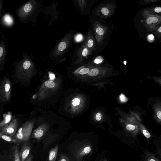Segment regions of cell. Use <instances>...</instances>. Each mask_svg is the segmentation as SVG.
<instances>
[{"instance_id": "obj_1", "label": "cell", "mask_w": 161, "mask_h": 161, "mask_svg": "<svg viewBox=\"0 0 161 161\" xmlns=\"http://www.w3.org/2000/svg\"><path fill=\"white\" fill-rule=\"evenodd\" d=\"M135 18V25L140 36L144 40L161 24V16L148 14L142 8L138 11Z\"/></svg>"}, {"instance_id": "obj_2", "label": "cell", "mask_w": 161, "mask_h": 161, "mask_svg": "<svg viewBox=\"0 0 161 161\" xmlns=\"http://www.w3.org/2000/svg\"><path fill=\"white\" fill-rule=\"evenodd\" d=\"M90 22L92 31L96 42V46H102L105 41L109 32L108 25L99 19H94L92 17Z\"/></svg>"}, {"instance_id": "obj_3", "label": "cell", "mask_w": 161, "mask_h": 161, "mask_svg": "<svg viewBox=\"0 0 161 161\" xmlns=\"http://www.w3.org/2000/svg\"><path fill=\"white\" fill-rule=\"evenodd\" d=\"M92 151V144L89 143L82 142L72 147L70 146L69 153L76 161H81L86 155Z\"/></svg>"}, {"instance_id": "obj_4", "label": "cell", "mask_w": 161, "mask_h": 161, "mask_svg": "<svg viewBox=\"0 0 161 161\" xmlns=\"http://www.w3.org/2000/svg\"><path fill=\"white\" fill-rule=\"evenodd\" d=\"M34 122L33 120H29L21 125L14 137L16 141V144L29 141Z\"/></svg>"}, {"instance_id": "obj_5", "label": "cell", "mask_w": 161, "mask_h": 161, "mask_svg": "<svg viewBox=\"0 0 161 161\" xmlns=\"http://www.w3.org/2000/svg\"><path fill=\"white\" fill-rule=\"evenodd\" d=\"M116 7L114 2L103 1L96 7L95 14L101 19L108 18L114 13Z\"/></svg>"}, {"instance_id": "obj_6", "label": "cell", "mask_w": 161, "mask_h": 161, "mask_svg": "<svg viewBox=\"0 0 161 161\" xmlns=\"http://www.w3.org/2000/svg\"><path fill=\"white\" fill-rule=\"evenodd\" d=\"M59 87V81L48 80L45 81L40 87L37 95L38 100H41L55 92Z\"/></svg>"}, {"instance_id": "obj_7", "label": "cell", "mask_w": 161, "mask_h": 161, "mask_svg": "<svg viewBox=\"0 0 161 161\" xmlns=\"http://www.w3.org/2000/svg\"><path fill=\"white\" fill-rule=\"evenodd\" d=\"M50 127V125L48 123H45L42 124L33 131L31 138L35 139L37 143H39L47 134Z\"/></svg>"}, {"instance_id": "obj_8", "label": "cell", "mask_w": 161, "mask_h": 161, "mask_svg": "<svg viewBox=\"0 0 161 161\" xmlns=\"http://www.w3.org/2000/svg\"><path fill=\"white\" fill-rule=\"evenodd\" d=\"M11 85L8 79L5 78L1 81L0 84V101L5 102L8 101L10 98Z\"/></svg>"}, {"instance_id": "obj_9", "label": "cell", "mask_w": 161, "mask_h": 161, "mask_svg": "<svg viewBox=\"0 0 161 161\" xmlns=\"http://www.w3.org/2000/svg\"><path fill=\"white\" fill-rule=\"evenodd\" d=\"M18 119L14 118L9 124L1 128L0 132L5 134L14 137L18 130Z\"/></svg>"}, {"instance_id": "obj_10", "label": "cell", "mask_w": 161, "mask_h": 161, "mask_svg": "<svg viewBox=\"0 0 161 161\" xmlns=\"http://www.w3.org/2000/svg\"><path fill=\"white\" fill-rule=\"evenodd\" d=\"M76 4L81 14L83 15L88 14L90 9L97 0H78L75 1Z\"/></svg>"}, {"instance_id": "obj_11", "label": "cell", "mask_w": 161, "mask_h": 161, "mask_svg": "<svg viewBox=\"0 0 161 161\" xmlns=\"http://www.w3.org/2000/svg\"><path fill=\"white\" fill-rule=\"evenodd\" d=\"M73 33H68L58 44L56 51V54H60L64 52L69 47L71 42Z\"/></svg>"}, {"instance_id": "obj_12", "label": "cell", "mask_w": 161, "mask_h": 161, "mask_svg": "<svg viewBox=\"0 0 161 161\" xmlns=\"http://www.w3.org/2000/svg\"><path fill=\"white\" fill-rule=\"evenodd\" d=\"M91 54V52L86 46L84 41L77 51L75 63L77 64L82 63Z\"/></svg>"}, {"instance_id": "obj_13", "label": "cell", "mask_w": 161, "mask_h": 161, "mask_svg": "<svg viewBox=\"0 0 161 161\" xmlns=\"http://www.w3.org/2000/svg\"><path fill=\"white\" fill-rule=\"evenodd\" d=\"M20 148L19 155L21 161H25L31 153L32 144L29 141L24 142L20 144Z\"/></svg>"}, {"instance_id": "obj_14", "label": "cell", "mask_w": 161, "mask_h": 161, "mask_svg": "<svg viewBox=\"0 0 161 161\" xmlns=\"http://www.w3.org/2000/svg\"><path fill=\"white\" fill-rule=\"evenodd\" d=\"M84 42L92 54L96 51V42L93 33L91 29L88 31Z\"/></svg>"}, {"instance_id": "obj_15", "label": "cell", "mask_w": 161, "mask_h": 161, "mask_svg": "<svg viewBox=\"0 0 161 161\" xmlns=\"http://www.w3.org/2000/svg\"><path fill=\"white\" fill-rule=\"evenodd\" d=\"M59 137V136L56 134L47 133L42 140L43 150L44 151L46 150Z\"/></svg>"}, {"instance_id": "obj_16", "label": "cell", "mask_w": 161, "mask_h": 161, "mask_svg": "<svg viewBox=\"0 0 161 161\" xmlns=\"http://www.w3.org/2000/svg\"><path fill=\"white\" fill-rule=\"evenodd\" d=\"M20 145L17 144L9 148L8 152L9 161H21L19 155Z\"/></svg>"}, {"instance_id": "obj_17", "label": "cell", "mask_w": 161, "mask_h": 161, "mask_svg": "<svg viewBox=\"0 0 161 161\" xmlns=\"http://www.w3.org/2000/svg\"><path fill=\"white\" fill-rule=\"evenodd\" d=\"M142 9L148 14L161 16V5L153 6Z\"/></svg>"}, {"instance_id": "obj_18", "label": "cell", "mask_w": 161, "mask_h": 161, "mask_svg": "<svg viewBox=\"0 0 161 161\" xmlns=\"http://www.w3.org/2000/svg\"><path fill=\"white\" fill-rule=\"evenodd\" d=\"M59 146L56 145L52 148L48 152V157L47 161H55L57 157Z\"/></svg>"}, {"instance_id": "obj_19", "label": "cell", "mask_w": 161, "mask_h": 161, "mask_svg": "<svg viewBox=\"0 0 161 161\" xmlns=\"http://www.w3.org/2000/svg\"><path fill=\"white\" fill-rule=\"evenodd\" d=\"M3 119L0 123V128H1L9 124L13 119V116L10 112L3 115Z\"/></svg>"}, {"instance_id": "obj_20", "label": "cell", "mask_w": 161, "mask_h": 161, "mask_svg": "<svg viewBox=\"0 0 161 161\" xmlns=\"http://www.w3.org/2000/svg\"><path fill=\"white\" fill-rule=\"evenodd\" d=\"M152 34L154 36V43L161 42V24L156 27Z\"/></svg>"}, {"instance_id": "obj_21", "label": "cell", "mask_w": 161, "mask_h": 161, "mask_svg": "<svg viewBox=\"0 0 161 161\" xmlns=\"http://www.w3.org/2000/svg\"><path fill=\"white\" fill-rule=\"evenodd\" d=\"M6 50L3 42L1 43L0 47V63L1 66H3L5 59Z\"/></svg>"}, {"instance_id": "obj_22", "label": "cell", "mask_w": 161, "mask_h": 161, "mask_svg": "<svg viewBox=\"0 0 161 161\" xmlns=\"http://www.w3.org/2000/svg\"><path fill=\"white\" fill-rule=\"evenodd\" d=\"M34 6L33 3H26L23 7L22 11L23 14H30L34 9Z\"/></svg>"}, {"instance_id": "obj_23", "label": "cell", "mask_w": 161, "mask_h": 161, "mask_svg": "<svg viewBox=\"0 0 161 161\" xmlns=\"http://www.w3.org/2000/svg\"><path fill=\"white\" fill-rule=\"evenodd\" d=\"M0 137L4 140L13 143H16V141L14 137L0 132Z\"/></svg>"}, {"instance_id": "obj_24", "label": "cell", "mask_w": 161, "mask_h": 161, "mask_svg": "<svg viewBox=\"0 0 161 161\" xmlns=\"http://www.w3.org/2000/svg\"><path fill=\"white\" fill-rule=\"evenodd\" d=\"M145 161H160L152 153L147 152L145 154Z\"/></svg>"}, {"instance_id": "obj_25", "label": "cell", "mask_w": 161, "mask_h": 161, "mask_svg": "<svg viewBox=\"0 0 161 161\" xmlns=\"http://www.w3.org/2000/svg\"><path fill=\"white\" fill-rule=\"evenodd\" d=\"M160 2H161V0H140L139 4L141 6Z\"/></svg>"}, {"instance_id": "obj_26", "label": "cell", "mask_w": 161, "mask_h": 161, "mask_svg": "<svg viewBox=\"0 0 161 161\" xmlns=\"http://www.w3.org/2000/svg\"><path fill=\"white\" fill-rule=\"evenodd\" d=\"M85 65L83 66L78 69L75 72L76 73H79L80 74L84 75L88 73L90 70L88 67H85Z\"/></svg>"}, {"instance_id": "obj_27", "label": "cell", "mask_w": 161, "mask_h": 161, "mask_svg": "<svg viewBox=\"0 0 161 161\" xmlns=\"http://www.w3.org/2000/svg\"><path fill=\"white\" fill-rule=\"evenodd\" d=\"M57 161H71V160L67 154L64 153H61L58 155Z\"/></svg>"}, {"instance_id": "obj_28", "label": "cell", "mask_w": 161, "mask_h": 161, "mask_svg": "<svg viewBox=\"0 0 161 161\" xmlns=\"http://www.w3.org/2000/svg\"><path fill=\"white\" fill-rule=\"evenodd\" d=\"M3 20L5 23L8 25H11L13 22V20L11 16L8 14L4 15Z\"/></svg>"}, {"instance_id": "obj_29", "label": "cell", "mask_w": 161, "mask_h": 161, "mask_svg": "<svg viewBox=\"0 0 161 161\" xmlns=\"http://www.w3.org/2000/svg\"><path fill=\"white\" fill-rule=\"evenodd\" d=\"M99 73V69L94 68L91 69L88 73V75L92 77L95 76L97 75Z\"/></svg>"}, {"instance_id": "obj_30", "label": "cell", "mask_w": 161, "mask_h": 161, "mask_svg": "<svg viewBox=\"0 0 161 161\" xmlns=\"http://www.w3.org/2000/svg\"><path fill=\"white\" fill-rule=\"evenodd\" d=\"M104 58L102 56H99L96 57L93 61L94 63L99 64L102 63L104 61Z\"/></svg>"}, {"instance_id": "obj_31", "label": "cell", "mask_w": 161, "mask_h": 161, "mask_svg": "<svg viewBox=\"0 0 161 161\" xmlns=\"http://www.w3.org/2000/svg\"><path fill=\"white\" fill-rule=\"evenodd\" d=\"M75 40L77 42H80L83 39V35L80 33L77 34L75 37Z\"/></svg>"}, {"instance_id": "obj_32", "label": "cell", "mask_w": 161, "mask_h": 161, "mask_svg": "<svg viewBox=\"0 0 161 161\" xmlns=\"http://www.w3.org/2000/svg\"><path fill=\"white\" fill-rule=\"evenodd\" d=\"M146 39L149 43L153 42L155 40L154 36L152 33L148 35L146 37Z\"/></svg>"}, {"instance_id": "obj_33", "label": "cell", "mask_w": 161, "mask_h": 161, "mask_svg": "<svg viewBox=\"0 0 161 161\" xmlns=\"http://www.w3.org/2000/svg\"><path fill=\"white\" fill-rule=\"evenodd\" d=\"M31 66V63L30 61L27 60L25 61L23 64V68L25 69H29Z\"/></svg>"}, {"instance_id": "obj_34", "label": "cell", "mask_w": 161, "mask_h": 161, "mask_svg": "<svg viewBox=\"0 0 161 161\" xmlns=\"http://www.w3.org/2000/svg\"><path fill=\"white\" fill-rule=\"evenodd\" d=\"M141 130L143 134L146 138L148 139L150 137L151 135L150 133L146 129L142 128Z\"/></svg>"}, {"instance_id": "obj_35", "label": "cell", "mask_w": 161, "mask_h": 161, "mask_svg": "<svg viewBox=\"0 0 161 161\" xmlns=\"http://www.w3.org/2000/svg\"><path fill=\"white\" fill-rule=\"evenodd\" d=\"M72 103L74 106L79 105L80 103V101L79 99L77 98H75L72 101Z\"/></svg>"}, {"instance_id": "obj_36", "label": "cell", "mask_w": 161, "mask_h": 161, "mask_svg": "<svg viewBox=\"0 0 161 161\" xmlns=\"http://www.w3.org/2000/svg\"><path fill=\"white\" fill-rule=\"evenodd\" d=\"M33 154L31 153L28 157L25 160V161H33Z\"/></svg>"}, {"instance_id": "obj_37", "label": "cell", "mask_w": 161, "mask_h": 161, "mask_svg": "<svg viewBox=\"0 0 161 161\" xmlns=\"http://www.w3.org/2000/svg\"><path fill=\"white\" fill-rule=\"evenodd\" d=\"M120 98L121 100L123 102H126L128 100L127 98L123 94L120 95Z\"/></svg>"}, {"instance_id": "obj_38", "label": "cell", "mask_w": 161, "mask_h": 161, "mask_svg": "<svg viewBox=\"0 0 161 161\" xmlns=\"http://www.w3.org/2000/svg\"><path fill=\"white\" fill-rule=\"evenodd\" d=\"M102 115L99 112L97 113L96 116V119L97 120L99 121L100 120L101 118Z\"/></svg>"}, {"instance_id": "obj_39", "label": "cell", "mask_w": 161, "mask_h": 161, "mask_svg": "<svg viewBox=\"0 0 161 161\" xmlns=\"http://www.w3.org/2000/svg\"><path fill=\"white\" fill-rule=\"evenodd\" d=\"M49 76L50 80H54L55 78V75L51 72H49Z\"/></svg>"}, {"instance_id": "obj_40", "label": "cell", "mask_w": 161, "mask_h": 161, "mask_svg": "<svg viewBox=\"0 0 161 161\" xmlns=\"http://www.w3.org/2000/svg\"><path fill=\"white\" fill-rule=\"evenodd\" d=\"M157 114L158 117L159 119H161V111H158Z\"/></svg>"}, {"instance_id": "obj_41", "label": "cell", "mask_w": 161, "mask_h": 161, "mask_svg": "<svg viewBox=\"0 0 161 161\" xmlns=\"http://www.w3.org/2000/svg\"><path fill=\"white\" fill-rule=\"evenodd\" d=\"M158 152V154H159L160 157L161 158V148L159 149Z\"/></svg>"}, {"instance_id": "obj_42", "label": "cell", "mask_w": 161, "mask_h": 161, "mask_svg": "<svg viewBox=\"0 0 161 161\" xmlns=\"http://www.w3.org/2000/svg\"><path fill=\"white\" fill-rule=\"evenodd\" d=\"M100 161H108L106 158H103L101 159Z\"/></svg>"}]
</instances>
